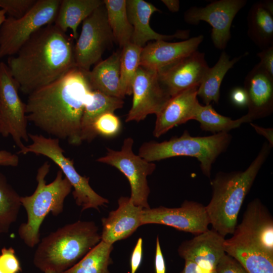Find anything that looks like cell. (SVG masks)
<instances>
[{"label": "cell", "instance_id": "obj_1", "mask_svg": "<svg viewBox=\"0 0 273 273\" xmlns=\"http://www.w3.org/2000/svg\"><path fill=\"white\" fill-rule=\"evenodd\" d=\"M88 72L76 67L29 94L25 103L27 121L55 138L80 145L81 120L93 90Z\"/></svg>", "mask_w": 273, "mask_h": 273}, {"label": "cell", "instance_id": "obj_2", "mask_svg": "<svg viewBox=\"0 0 273 273\" xmlns=\"http://www.w3.org/2000/svg\"><path fill=\"white\" fill-rule=\"evenodd\" d=\"M73 39L54 24L48 25L10 56L7 66L20 90L29 95L77 67Z\"/></svg>", "mask_w": 273, "mask_h": 273}, {"label": "cell", "instance_id": "obj_3", "mask_svg": "<svg viewBox=\"0 0 273 273\" xmlns=\"http://www.w3.org/2000/svg\"><path fill=\"white\" fill-rule=\"evenodd\" d=\"M271 147L265 143L244 171L218 172L211 180L212 198L206 210L213 230L224 237L233 234L244 199Z\"/></svg>", "mask_w": 273, "mask_h": 273}, {"label": "cell", "instance_id": "obj_4", "mask_svg": "<svg viewBox=\"0 0 273 273\" xmlns=\"http://www.w3.org/2000/svg\"><path fill=\"white\" fill-rule=\"evenodd\" d=\"M101 241L93 221H77L51 233L39 243L33 263L42 271L67 270Z\"/></svg>", "mask_w": 273, "mask_h": 273}, {"label": "cell", "instance_id": "obj_5", "mask_svg": "<svg viewBox=\"0 0 273 273\" xmlns=\"http://www.w3.org/2000/svg\"><path fill=\"white\" fill-rule=\"evenodd\" d=\"M50 168L48 161L43 163L37 170V185L34 193L20 197L21 205L27 212V220L20 225L18 234L25 244L31 248L40 242V227L45 217L50 212L54 216L62 212L64 200L72 188L60 169L55 179L47 184L45 177Z\"/></svg>", "mask_w": 273, "mask_h": 273}, {"label": "cell", "instance_id": "obj_6", "mask_svg": "<svg viewBox=\"0 0 273 273\" xmlns=\"http://www.w3.org/2000/svg\"><path fill=\"white\" fill-rule=\"evenodd\" d=\"M231 139L228 132L193 136L188 130H185L180 136H173L168 141L143 143L139 149V155L151 162L176 156L195 157L200 163L202 173L209 177L213 163L226 150Z\"/></svg>", "mask_w": 273, "mask_h": 273}, {"label": "cell", "instance_id": "obj_7", "mask_svg": "<svg viewBox=\"0 0 273 273\" xmlns=\"http://www.w3.org/2000/svg\"><path fill=\"white\" fill-rule=\"evenodd\" d=\"M32 143L20 149L18 154L32 153L46 156L56 164L74 190L72 192L76 204L81 207V211L106 206L109 201L97 194L89 184V177L80 175L74 166V162L64 155V151L57 138H46L41 134L29 133Z\"/></svg>", "mask_w": 273, "mask_h": 273}, {"label": "cell", "instance_id": "obj_8", "mask_svg": "<svg viewBox=\"0 0 273 273\" xmlns=\"http://www.w3.org/2000/svg\"><path fill=\"white\" fill-rule=\"evenodd\" d=\"M61 2L37 0L21 18H6L0 27V59L16 55L35 32L54 24Z\"/></svg>", "mask_w": 273, "mask_h": 273}, {"label": "cell", "instance_id": "obj_9", "mask_svg": "<svg viewBox=\"0 0 273 273\" xmlns=\"http://www.w3.org/2000/svg\"><path fill=\"white\" fill-rule=\"evenodd\" d=\"M133 140L127 138L120 151L107 148L106 155L96 161L112 166L122 172L130 186L131 202L143 209H148L150 208L148 200L150 188L147 177L153 173L156 166L154 163L135 155L133 152Z\"/></svg>", "mask_w": 273, "mask_h": 273}, {"label": "cell", "instance_id": "obj_10", "mask_svg": "<svg viewBox=\"0 0 273 273\" xmlns=\"http://www.w3.org/2000/svg\"><path fill=\"white\" fill-rule=\"evenodd\" d=\"M19 86L12 75L7 64L0 62V133L4 137L11 135L20 149L28 142L26 104L19 94Z\"/></svg>", "mask_w": 273, "mask_h": 273}, {"label": "cell", "instance_id": "obj_11", "mask_svg": "<svg viewBox=\"0 0 273 273\" xmlns=\"http://www.w3.org/2000/svg\"><path fill=\"white\" fill-rule=\"evenodd\" d=\"M82 23L80 34L74 44V56L77 67L88 72L93 65L100 62L114 40L104 4Z\"/></svg>", "mask_w": 273, "mask_h": 273}, {"label": "cell", "instance_id": "obj_12", "mask_svg": "<svg viewBox=\"0 0 273 273\" xmlns=\"http://www.w3.org/2000/svg\"><path fill=\"white\" fill-rule=\"evenodd\" d=\"M246 0L215 1L204 7H192L184 14L185 21L196 25L201 21L212 26L211 37L215 48L223 50L230 40L235 17L247 4Z\"/></svg>", "mask_w": 273, "mask_h": 273}, {"label": "cell", "instance_id": "obj_13", "mask_svg": "<svg viewBox=\"0 0 273 273\" xmlns=\"http://www.w3.org/2000/svg\"><path fill=\"white\" fill-rule=\"evenodd\" d=\"M141 221L146 224H160L195 236L207 230L210 224L205 206L192 201H185L177 208L164 206L143 209Z\"/></svg>", "mask_w": 273, "mask_h": 273}, {"label": "cell", "instance_id": "obj_14", "mask_svg": "<svg viewBox=\"0 0 273 273\" xmlns=\"http://www.w3.org/2000/svg\"><path fill=\"white\" fill-rule=\"evenodd\" d=\"M132 106L125 121L139 122L150 114L156 115L171 98L161 84L157 71L139 67L132 85Z\"/></svg>", "mask_w": 273, "mask_h": 273}, {"label": "cell", "instance_id": "obj_15", "mask_svg": "<svg viewBox=\"0 0 273 273\" xmlns=\"http://www.w3.org/2000/svg\"><path fill=\"white\" fill-rule=\"evenodd\" d=\"M209 68L204 54L197 50L157 73L161 84L172 97L189 88L199 86Z\"/></svg>", "mask_w": 273, "mask_h": 273}, {"label": "cell", "instance_id": "obj_16", "mask_svg": "<svg viewBox=\"0 0 273 273\" xmlns=\"http://www.w3.org/2000/svg\"><path fill=\"white\" fill-rule=\"evenodd\" d=\"M234 233L273 257V219L259 199L250 202Z\"/></svg>", "mask_w": 273, "mask_h": 273}, {"label": "cell", "instance_id": "obj_17", "mask_svg": "<svg viewBox=\"0 0 273 273\" xmlns=\"http://www.w3.org/2000/svg\"><path fill=\"white\" fill-rule=\"evenodd\" d=\"M224 237L214 230H207L190 240L181 243L177 252L185 260L195 263L203 273L215 269L225 253Z\"/></svg>", "mask_w": 273, "mask_h": 273}, {"label": "cell", "instance_id": "obj_18", "mask_svg": "<svg viewBox=\"0 0 273 273\" xmlns=\"http://www.w3.org/2000/svg\"><path fill=\"white\" fill-rule=\"evenodd\" d=\"M203 39L200 35L178 42L159 40L148 42L142 48L140 66L158 72L197 51Z\"/></svg>", "mask_w": 273, "mask_h": 273}, {"label": "cell", "instance_id": "obj_19", "mask_svg": "<svg viewBox=\"0 0 273 273\" xmlns=\"http://www.w3.org/2000/svg\"><path fill=\"white\" fill-rule=\"evenodd\" d=\"M118 204L116 209L102 219L101 241L110 244L127 238L142 225V208L134 205L128 197H120Z\"/></svg>", "mask_w": 273, "mask_h": 273}, {"label": "cell", "instance_id": "obj_20", "mask_svg": "<svg viewBox=\"0 0 273 273\" xmlns=\"http://www.w3.org/2000/svg\"><path fill=\"white\" fill-rule=\"evenodd\" d=\"M199 86H194L171 97L162 109L156 115L153 135L159 138L168 130L194 120L199 103L197 99Z\"/></svg>", "mask_w": 273, "mask_h": 273}, {"label": "cell", "instance_id": "obj_21", "mask_svg": "<svg viewBox=\"0 0 273 273\" xmlns=\"http://www.w3.org/2000/svg\"><path fill=\"white\" fill-rule=\"evenodd\" d=\"M244 89L247 97L248 112L251 121L264 118L273 111V77L258 64L247 75Z\"/></svg>", "mask_w": 273, "mask_h": 273}, {"label": "cell", "instance_id": "obj_22", "mask_svg": "<svg viewBox=\"0 0 273 273\" xmlns=\"http://www.w3.org/2000/svg\"><path fill=\"white\" fill-rule=\"evenodd\" d=\"M128 20L133 27L131 42L143 48L151 40H169L174 38L188 39L190 30H178L172 35H164L155 31L150 26L152 14L160 11L153 4L143 0H126Z\"/></svg>", "mask_w": 273, "mask_h": 273}, {"label": "cell", "instance_id": "obj_23", "mask_svg": "<svg viewBox=\"0 0 273 273\" xmlns=\"http://www.w3.org/2000/svg\"><path fill=\"white\" fill-rule=\"evenodd\" d=\"M225 253L237 259L248 273H273L271 257L239 235L225 239Z\"/></svg>", "mask_w": 273, "mask_h": 273}, {"label": "cell", "instance_id": "obj_24", "mask_svg": "<svg viewBox=\"0 0 273 273\" xmlns=\"http://www.w3.org/2000/svg\"><path fill=\"white\" fill-rule=\"evenodd\" d=\"M121 50L114 52L106 59L100 61L92 70L88 77L93 90L121 99L123 96L120 86V59Z\"/></svg>", "mask_w": 273, "mask_h": 273}, {"label": "cell", "instance_id": "obj_25", "mask_svg": "<svg viewBox=\"0 0 273 273\" xmlns=\"http://www.w3.org/2000/svg\"><path fill=\"white\" fill-rule=\"evenodd\" d=\"M272 1L258 2L247 16L248 35L262 50L273 46V5Z\"/></svg>", "mask_w": 273, "mask_h": 273}, {"label": "cell", "instance_id": "obj_26", "mask_svg": "<svg viewBox=\"0 0 273 273\" xmlns=\"http://www.w3.org/2000/svg\"><path fill=\"white\" fill-rule=\"evenodd\" d=\"M122 99L107 95L98 90H93L92 97L85 106L81 120L80 134L82 142H91L96 136L93 126L102 115L112 112L122 108Z\"/></svg>", "mask_w": 273, "mask_h": 273}, {"label": "cell", "instance_id": "obj_27", "mask_svg": "<svg viewBox=\"0 0 273 273\" xmlns=\"http://www.w3.org/2000/svg\"><path fill=\"white\" fill-rule=\"evenodd\" d=\"M103 4L102 0H61L54 24L65 33L70 29L76 40L79 25Z\"/></svg>", "mask_w": 273, "mask_h": 273}, {"label": "cell", "instance_id": "obj_28", "mask_svg": "<svg viewBox=\"0 0 273 273\" xmlns=\"http://www.w3.org/2000/svg\"><path fill=\"white\" fill-rule=\"evenodd\" d=\"M230 59L229 56L223 51L216 63L209 68L197 90V96L201 98L206 105L214 102L218 103L220 96V87L227 72L243 57Z\"/></svg>", "mask_w": 273, "mask_h": 273}, {"label": "cell", "instance_id": "obj_29", "mask_svg": "<svg viewBox=\"0 0 273 273\" xmlns=\"http://www.w3.org/2000/svg\"><path fill=\"white\" fill-rule=\"evenodd\" d=\"M114 40L120 49L131 42L133 27L128 18L126 0H104Z\"/></svg>", "mask_w": 273, "mask_h": 273}, {"label": "cell", "instance_id": "obj_30", "mask_svg": "<svg viewBox=\"0 0 273 273\" xmlns=\"http://www.w3.org/2000/svg\"><path fill=\"white\" fill-rule=\"evenodd\" d=\"M113 244L101 241L72 267L62 273H110L113 263L111 253Z\"/></svg>", "mask_w": 273, "mask_h": 273}, {"label": "cell", "instance_id": "obj_31", "mask_svg": "<svg viewBox=\"0 0 273 273\" xmlns=\"http://www.w3.org/2000/svg\"><path fill=\"white\" fill-rule=\"evenodd\" d=\"M194 120L200 123L202 130L214 134L228 132L244 123L251 122L247 114L233 120L218 113L211 104L203 106L200 103L197 106Z\"/></svg>", "mask_w": 273, "mask_h": 273}, {"label": "cell", "instance_id": "obj_32", "mask_svg": "<svg viewBox=\"0 0 273 273\" xmlns=\"http://www.w3.org/2000/svg\"><path fill=\"white\" fill-rule=\"evenodd\" d=\"M20 196L0 171V234L7 233L17 218Z\"/></svg>", "mask_w": 273, "mask_h": 273}, {"label": "cell", "instance_id": "obj_33", "mask_svg": "<svg viewBox=\"0 0 273 273\" xmlns=\"http://www.w3.org/2000/svg\"><path fill=\"white\" fill-rule=\"evenodd\" d=\"M142 48L132 42L123 47L120 59V86L124 97L132 93V85L140 66Z\"/></svg>", "mask_w": 273, "mask_h": 273}, {"label": "cell", "instance_id": "obj_34", "mask_svg": "<svg viewBox=\"0 0 273 273\" xmlns=\"http://www.w3.org/2000/svg\"><path fill=\"white\" fill-rule=\"evenodd\" d=\"M121 128V121L119 117L112 112L104 113L95 122L94 131L96 135L106 138L116 136Z\"/></svg>", "mask_w": 273, "mask_h": 273}, {"label": "cell", "instance_id": "obj_35", "mask_svg": "<svg viewBox=\"0 0 273 273\" xmlns=\"http://www.w3.org/2000/svg\"><path fill=\"white\" fill-rule=\"evenodd\" d=\"M37 0H0V8L9 17L19 18L28 12Z\"/></svg>", "mask_w": 273, "mask_h": 273}, {"label": "cell", "instance_id": "obj_36", "mask_svg": "<svg viewBox=\"0 0 273 273\" xmlns=\"http://www.w3.org/2000/svg\"><path fill=\"white\" fill-rule=\"evenodd\" d=\"M22 268L15 250L3 248L0 254V273H19Z\"/></svg>", "mask_w": 273, "mask_h": 273}, {"label": "cell", "instance_id": "obj_37", "mask_svg": "<svg viewBox=\"0 0 273 273\" xmlns=\"http://www.w3.org/2000/svg\"><path fill=\"white\" fill-rule=\"evenodd\" d=\"M215 270L216 273H248L237 259L226 253L219 260Z\"/></svg>", "mask_w": 273, "mask_h": 273}, {"label": "cell", "instance_id": "obj_38", "mask_svg": "<svg viewBox=\"0 0 273 273\" xmlns=\"http://www.w3.org/2000/svg\"><path fill=\"white\" fill-rule=\"evenodd\" d=\"M257 56L260 59L259 64L273 77V46L263 49Z\"/></svg>", "mask_w": 273, "mask_h": 273}, {"label": "cell", "instance_id": "obj_39", "mask_svg": "<svg viewBox=\"0 0 273 273\" xmlns=\"http://www.w3.org/2000/svg\"><path fill=\"white\" fill-rule=\"evenodd\" d=\"M143 239L139 238L132 252L130 259V273H136L142 260Z\"/></svg>", "mask_w": 273, "mask_h": 273}, {"label": "cell", "instance_id": "obj_40", "mask_svg": "<svg viewBox=\"0 0 273 273\" xmlns=\"http://www.w3.org/2000/svg\"><path fill=\"white\" fill-rule=\"evenodd\" d=\"M231 100L232 103L239 107L247 106L248 97L244 87H235L231 93Z\"/></svg>", "mask_w": 273, "mask_h": 273}, {"label": "cell", "instance_id": "obj_41", "mask_svg": "<svg viewBox=\"0 0 273 273\" xmlns=\"http://www.w3.org/2000/svg\"><path fill=\"white\" fill-rule=\"evenodd\" d=\"M155 269L156 273H166V266L161 250L158 236L156 238L155 256Z\"/></svg>", "mask_w": 273, "mask_h": 273}, {"label": "cell", "instance_id": "obj_42", "mask_svg": "<svg viewBox=\"0 0 273 273\" xmlns=\"http://www.w3.org/2000/svg\"><path fill=\"white\" fill-rule=\"evenodd\" d=\"M19 156L6 150L0 151V166L15 167L19 165Z\"/></svg>", "mask_w": 273, "mask_h": 273}, {"label": "cell", "instance_id": "obj_43", "mask_svg": "<svg viewBox=\"0 0 273 273\" xmlns=\"http://www.w3.org/2000/svg\"><path fill=\"white\" fill-rule=\"evenodd\" d=\"M250 125L257 133L264 136L267 140L268 145L272 148L273 146V128L263 127L251 122Z\"/></svg>", "mask_w": 273, "mask_h": 273}, {"label": "cell", "instance_id": "obj_44", "mask_svg": "<svg viewBox=\"0 0 273 273\" xmlns=\"http://www.w3.org/2000/svg\"><path fill=\"white\" fill-rule=\"evenodd\" d=\"M180 273H203V272L195 263L190 260H185L184 268Z\"/></svg>", "mask_w": 273, "mask_h": 273}, {"label": "cell", "instance_id": "obj_45", "mask_svg": "<svg viewBox=\"0 0 273 273\" xmlns=\"http://www.w3.org/2000/svg\"><path fill=\"white\" fill-rule=\"evenodd\" d=\"M161 2L172 12H176L179 9V1L177 0H162Z\"/></svg>", "mask_w": 273, "mask_h": 273}, {"label": "cell", "instance_id": "obj_46", "mask_svg": "<svg viewBox=\"0 0 273 273\" xmlns=\"http://www.w3.org/2000/svg\"><path fill=\"white\" fill-rule=\"evenodd\" d=\"M6 12L3 9H0V27L6 19Z\"/></svg>", "mask_w": 273, "mask_h": 273}, {"label": "cell", "instance_id": "obj_47", "mask_svg": "<svg viewBox=\"0 0 273 273\" xmlns=\"http://www.w3.org/2000/svg\"><path fill=\"white\" fill-rule=\"evenodd\" d=\"M44 273H59L55 270H52V269H47L44 271Z\"/></svg>", "mask_w": 273, "mask_h": 273}, {"label": "cell", "instance_id": "obj_48", "mask_svg": "<svg viewBox=\"0 0 273 273\" xmlns=\"http://www.w3.org/2000/svg\"><path fill=\"white\" fill-rule=\"evenodd\" d=\"M210 273H216V271H215V270L214 269V270L211 271Z\"/></svg>", "mask_w": 273, "mask_h": 273}, {"label": "cell", "instance_id": "obj_49", "mask_svg": "<svg viewBox=\"0 0 273 273\" xmlns=\"http://www.w3.org/2000/svg\"><path fill=\"white\" fill-rule=\"evenodd\" d=\"M0 124H1V117H0Z\"/></svg>", "mask_w": 273, "mask_h": 273}]
</instances>
